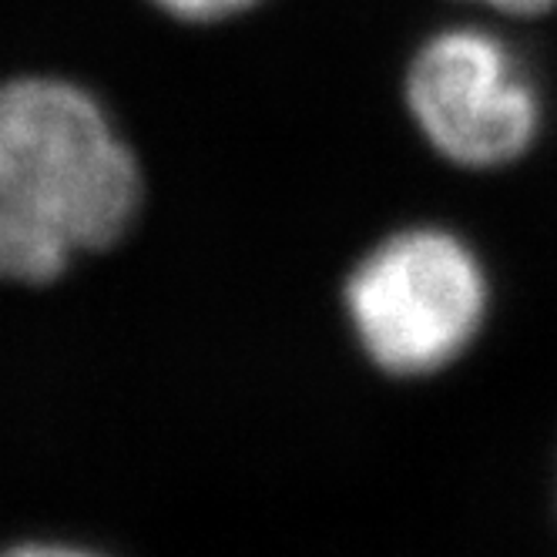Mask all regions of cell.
Instances as JSON below:
<instances>
[{"mask_svg": "<svg viewBox=\"0 0 557 557\" xmlns=\"http://www.w3.org/2000/svg\"><path fill=\"white\" fill-rule=\"evenodd\" d=\"M497 259L441 215L370 232L336 275V320L360 363L389 383H433L473 360L497 323Z\"/></svg>", "mask_w": 557, "mask_h": 557, "instance_id": "cell-1", "label": "cell"}, {"mask_svg": "<svg viewBox=\"0 0 557 557\" xmlns=\"http://www.w3.org/2000/svg\"><path fill=\"white\" fill-rule=\"evenodd\" d=\"M396 98L420 148L470 178L524 169L550 132V95L521 34L481 14L426 27L404 54Z\"/></svg>", "mask_w": 557, "mask_h": 557, "instance_id": "cell-2", "label": "cell"}, {"mask_svg": "<svg viewBox=\"0 0 557 557\" xmlns=\"http://www.w3.org/2000/svg\"><path fill=\"white\" fill-rule=\"evenodd\" d=\"M0 188L77 256L122 243L145 202L138 154L104 104L61 74L0 82Z\"/></svg>", "mask_w": 557, "mask_h": 557, "instance_id": "cell-3", "label": "cell"}, {"mask_svg": "<svg viewBox=\"0 0 557 557\" xmlns=\"http://www.w3.org/2000/svg\"><path fill=\"white\" fill-rule=\"evenodd\" d=\"M74 249L0 188V278L21 286H48L67 272Z\"/></svg>", "mask_w": 557, "mask_h": 557, "instance_id": "cell-4", "label": "cell"}, {"mask_svg": "<svg viewBox=\"0 0 557 557\" xmlns=\"http://www.w3.org/2000/svg\"><path fill=\"white\" fill-rule=\"evenodd\" d=\"M151 8L169 14L172 21L195 24V27H209V24H225L238 21L252 11H259L265 0H148Z\"/></svg>", "mask_w": 557, "mask_h": 557, "instance_id": "cell-5", "label": "cell"}, {"mask_svg": "<svg viewBox=\"0 0 557 557\" xmlns=\"http://www.w3.org/2000/svg\"><path fill=\"white\" fill-rule=\"evenodd\" d=\"M447 4H454V11L481 14V17L510 24L517 30L557 14V0H447Z\"/></svg>", "mask_w": 557, "mask_h": 557, "instance_id": "cell-6", "label": "cell"}, {"mask_svg": "<svg viewBox=\"0 0 557 557\" xmlns=\"http://www.w3.org/2000/svg\"><path fill=\"white\" fill-rule=\"evenodd\" d=\"M0 557H95V554L77 550V547H58V544H27V547H14Z\"/></svg>", "mask_w": 557, "mask_h": 557, "instance_id": "cell-7", "label": "cell"}, {"mask_svg": "<svg viewBox=\"0 0 557 557\" xmlns=\"http://www.w3.org/2000/svg\"><path fill=\"white\" fill-rule=\"evenodd\" d=\"M550 491H554V504H557V447H554V463H550Z\"/></svg>", "mask_w": 557, "mask_h": 557, "instance_id": "cell-8", "label": "cell"}]
</instances>
